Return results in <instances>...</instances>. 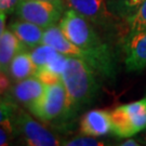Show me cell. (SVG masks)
Masks as SVG:
<instances>
[{
	"mask_svg": "<svg viewBox=\"0 0 146 146\" xmlns=\"http://www.w3.org/2000/svg\"><path fill=\"white\" fill-rule=\"evenodd\" d=\"M60 28L69 41L91 56V66L95 72L107 78H114L115 64L111 52L92 23L68 8L60 20Z\"/></svg>",
	"mask_w": 146,
	"mask_h": 146,
	"instance_id": "obj_1",
	"label": "cell"
},
{
	"mask_svg": "<svg viewBox=\"0 0 146 146\" xmlns=\"http://www.w3.org/2000/svg\"><path fill=\"white\" fill-rule=\"evenodd\" d=\"M62 82L67 94L70 119L81 107L93 102L100 89L95 69L79 58L68 56L67 66L62 74Z\"/></svg>",
	"mask_w": 146,
	"mask_h": 146,
	"instance_id": "obj_2",
	"label": "cell"
},
{
	"mask_svg": "<svg viewBox=\"0 0 146 146\" xmlns=\"http://www.w3.org/2000/svg\"><path fill=\"white\" fill-rule=\"evenodd\" d=\"M33 115L43 122L61 121L66 123L70 120L68 113L66 90L62 81L46 84L44 92L35 103L28 107Z\"/></svg>",
	"mask_w": 146,
	"mask_h": 146,
	"instance_id": "obj_3",
	"label": "cell"
},
{
	"mask_svg": "<svg viewBox=\"0 0 146 146\" xmlns=\"http://www.w3.org/2000/svg\"><path fill=\"white\" fill-rule=\"evenodd\" d=\"M15 12L22 20L34 23L42 28H48L55 25L62 19L65 12L64 0H20Z\"/></svg>",
	"mask_w": 146,
	"mask_h": 146,
	"instance_id": "obj_4",
	"label": "cell"
},
{
	"mask_svg": "<svg viewBox=\"0 0 146 146\" xmlns=\"http://www.w3.org/2000/svg\"><path fill=\"white\" fill-rule=\"evenodd\" d=\"M13 134H21L31 146H56L62 145L61 140L44 125L33 119L25 110L16 105L12 117Z\"/></svg>",
	"mask_w": 146,
	"mask_h": 146,
	"instance_id": "obj_5",
	"label": "cell"
},
{
	"mask_svg": "<svg viewBox=\"0 0 146 146\" xmlns=\"http://www.w3.org/2000/svg\"><path fill=\"white\" fill-rule=\"evenodd\" d=\"M65 2L69 9L96 26H110L117 19L110 12L106 0H65Z\"/></svg>",
	"mask_w": 146,
	"mask_h": 146,
	"instance_id": "obj_6",
	"label": "cell"
},
{
	"mask_svg": "<svg viewBox=\"0 0 146 146\" xmlns=\"http://www.w3.org/2000/svg\"><path fill=\"white\" fill-rule=\"evenodd\" d=\"M122 49L128 72H141L146 68V29L123 38Z\"/></svg>",
	"mask_w": 146,
	"mask_h": 146,
	"instance_id": "obj_7",
	"label": "cell"
},
{
	"mask_svg": "<svg viewBox=\"0 0 146 146\" xmlns=\"http://www.w3.org/2000/svg\"><path fill=\"white\" fill-rule=\"evenodd\" d=\"M44 88L46 84H42L37 77L33 76L15 82V84L9 90V94L7 95L5 100L28 108L43 94Z\"/></svg>",
	"mask_w": 146,
	"mask_h": 146,
	"instance_id": "obj_8",
	"label": "cell"
},
{
	"mask_svg": "<svg viewBox=\"0 0 146 146\" xmlns=\"http://www.w3.org/2000/svg\"><path fill=\"white\" fill-rule=\"evenodd\" d=\"M42 43L54 48L56 51L66 56L82 58L91 65V56L87 52H84V50L75 46L72 41H69L63 34L61 28L55 25L48 27L46 28V31H43Z\"/></svg>",
	"mask_w": 146,
	"mask_h": 146,
	"instance_id": "obj_9",
	"label": "cell"
},
{
	"mask_svg": "<svg viewBox=\"0 0 146 146\" xmlns=\"http://www.w3.org/2000/svg\"><path fill=\"white\" fill-rule=\"evenodd\" d=\"M80 132L84 135L103 136L111 132L110 111L92 110L87 111L80 120Z\"/></svg>",
	"mask_w": 146,
	"mask_h": 146,
	"instance_id": "obj_10",
	"label": "cell"
},
{
	"mask_svg": "<svg viewBox=\"0 0 146 146\" xmlns=\"http://www.w3.org/2000/svg\"><path fill=\"white\" fill-rule=\"evenodd\" d=\"M10 31H12L19 38L23 47L25 49L35 48L42 43L43 28L34 23L27 21H16L10 25Z\"/></svg>",
	"mask_w": 146,
	"mask_h": 146,
	"instance_id": "obj_11",
	"label": "cell"
},
{
	"mask_svg": "<svg viewBox=\"0 0 146 146\" xmlns=\"http://www.w3.org/2000/svg\"><path fill=\"white\" fill-rule=\"evenodd\" d=\"M36 70L37 66L33 62L31 52H28L27 49H22L16 53L9 67V74L14 82L35 76Z\"/></svg>",
	"mask_w": 146,
	"mask_h": 146,
	"instance_id": "obj_12",
	"label": "cell"
},
{
	"mask_svg": "<svg viewBox=\"0 0 146 146\" xmlns=\"http://www.w3.org/2000/svg\"><path fill=\"white\" fill-rule=\"evenodd\" d=\"M23 47L19 38L12 31H5L0 38V69L5 73H9L11 61L20 52Z\"/></svg>",
	"mask_w": 146,
	"mask_h": 146,
	"instance_id": "obj_13",
	"label": "cell"
},
{
	"mask_svg": "<svg viewBox=\"0 0 146 146\" xmlns=\"http://www.w3.org/2000/svg\"><path fill=\"white\" fill-rule=\"evenodd\" d=\"M110 120L111 132L114 135L118 137H130L137 133L125 105H120L110 111Z\"/></svg>",
	"mask_w": 146,
	"mask_h": 146,
	"instance_id": "obj_14",
	"label": "cell"
},
{
	"mask_svg": "<svg viewBox=\"0 0 146 146\" xmlns=\"http://www.w3.org/2000/svg\"><path fill=\"white\" fill-rule=\"evenodd\" d=\"M144 0H106L110 12L117 19L127 20L131 16Z\"/></svg>",
	"mask_w": 146,
	"mask_h": 146,
	"instance_id": "obj_15",
	"label": "cell"
},
{
	"mask_svg": "<svg viewBox=\"0 0 146 146\" xmlns=\"http://www.w3.org/2000/svg\"><path fill=\"white\" fill-rule=\"evenodd\" d=\"M136 132L146 129V96L142 100L125 105Z\"/></svg>",
	"mask_w": 146,
	"mask_h": 146,
	"instance_id": "obj_16",
	"label": "cell"
},
{
	"mask_svg": "<svg viewBox=\"0 0 146 146\" xmlns=\"http://www.w3.org/2000/svg\"><path fill=\"white\" fill-rule=\"evenodd\" d=\"M127 35H133L146 29V0L127 20Z\"/></svg>",
	"mask_w": 146,
	"mask_h": 146,
	"instance_id": "obj_17",
	"label": "cell"
},
{
	"mask_svg": "<svg viewBox=\"0 0 146 146\" xmlns=\"http://www.w3.org/2000/svg\"><path fill=\"white\" fill-rule=\"evenodd\" d=\"M58 54L60 52L56 51L54 48L44 44V43L38 44L35 48H33V50L31 51V60L37 67H41V66L49 64L53 58H56Z\"/></svg>",
	"mask_w": 146,
	"mask_h": 146,
	"instance_id": "obj_18",
	"label": "cell"
},
{
	"mask_svg": "<svg viewBox=\"0 0 146 146\" xmlns=\"http://www.w3.org/2000/svg\"><path fill=\"white\" fill-rule=\"evenodd\" d=\"M17 104L10 102L8 100L0 99V125L5 127L13 134V123L12 117L14 113V108Z\"/></svg>",
	"mask_w": 146,
	"mask_h": 146,
	"instance_id": "obj_19",
	"label": "cell"
},
{
	"mask_svg": "<svg viewBox=\"0 0 146 146\" xmlns=\"http://www.w3.org/2000/svg\"><path fill=\"white\" fill-rule=\"evenodd\" d=\"M35 77L39 79L42 84H58L60 81H62V75H58L49 70L47 67L41 66V67H37Z\"/></svg>",
	"mask_w": 146,
	"mask_h": 146,
	"instance_id": "obj_20",
	"label": "cell"
},
{
	"mask_svg": "<svg viewBox=\"0 0 146 146\" xmlns=\"http://www.w3.org/2000/svg\"><path fill=\"white\" fill-rule=\"evenodd\" d=\"M62 145L66 146H103L105 145L104 142L98 140L95 136L84 135L81 137H76L73 140L66 141L65 143H62Z\"/></svg>",
	"mask_w": 146,
	"mask_h": 146,
	"instance_id": "obj_21",
	"label": "cell"
},
{
	"mask_svg": "<svg viewBox=\"0 0 146 146\" xmlns=\"http://www.w3.org/2000/svg\"><path fill=\"white\" fill-rule=\"evenodd\" d=\"M67 60L68 56L64 55L62 53H60L55 58H53L51 62L44 65V67H47L49 70H51L53 73L62 75L63 72L65 70V68L67 66Z\"/></svg>",
	"mask_w": 146,
	"mask_h": 146,
	"instance_id": "obj_22",
	"label": "cell"
},
{
	"mask_svg": "<svg viewBox=\"0 0 146 146\" xmlns=\"http://www.w3.org/2000/svg\"><path fill=\"white\" fill-rule=\"evenodd\" d=\"M20 0H0V12L10 13L16 8Z\"/></svg>",
	"mask_w": 146,
	"mask_h": 146,
	"instance_id": "obj_23",
	"label": "cell"
},
{
	"mask_svg": "<svg viewBox=\"0 0 146 146\" xmlns=\"http://www.w3.org/2000/svg\"><path fill=\"white\" fill-rule=\"evenodd\" d=\"M9 88H10V79L8 77V74L0 70V95L9 91Z\"/></svg>",
	"mask_w": 146,
	"mask_h": 146,
	"instance_id": "obj_24",
	"label": "cell"
},
{
	"mask_svg": "<svg viewBox=\"0 0 146 146\" xmlns=\"http://www.w3.org/2000/svg\"><path fill=\"white\" fill-rule=\"evenodd\" d=\"M12 137V133L8 129H5V127L0 125V146L9 145Z\"/></svg>",
	"mask_w": 146,
	"mask_h": 146,
	"instance_id": "obj_25",
	"label": "cell"
},
{
	"mask_svg": "<svg viewBox=\"0 0 146 146\" xmlns=\"http://www.w3.org/2000/svg\"><path fill=\"white\" fill-rule=\"evenodd\" d=\"M5 16H7V13H5V12H0V38H1L2 34H3V31H5Z\"/></svg>",
	"mask_w": 146,
	"mask_h": 146,
	"instance_id": "obj_26",
	"label": "cell"
},
{
	"mask_svg": "<svg viewBox=\"0 0 146 146\" xmlns=\"http://www.w3.org/2000/svg\"><path fill=\"white\" fill-rule=\"evenodd\" d=\"M121 146H139L140 145V143L136 141V140H133V139H129V140H127V141L122 142Z\"/></svg>",
	"mask_w": 146,
	"mask_h": 146,
	"instance_id": "obj_27",
	"label": "cell"
},
{
	"mask_svg": "<svg viewBox=\"0 0 146 146\" xmlns=\"http://www.w3.org/2000/svg\"><path fill=\"white\" fill-rule=\"evenodd\" d=\"M142 141H143V144H145V145H146V132L144 133L143 137H142Z\"/></svg>",
	"mask_w": 146,
	"mask_h": 146,
	"instance_id": "obj_28",
	"label": "cell"
},
{
	"mask_svg": "<svg viewBox=\"0 0 146 146\" xmlns=\"http://www.w3.org/2000/svg\"><path fill=\"white\" fill-rule=\"evenodd\" d=\"M47 1H63V0H47Z\"/></svg>",
	"mask_w": 146,
	"mask_h": 146,
	"instance_id": "obj_29",
	"label": "cell"
}]
</instances>
